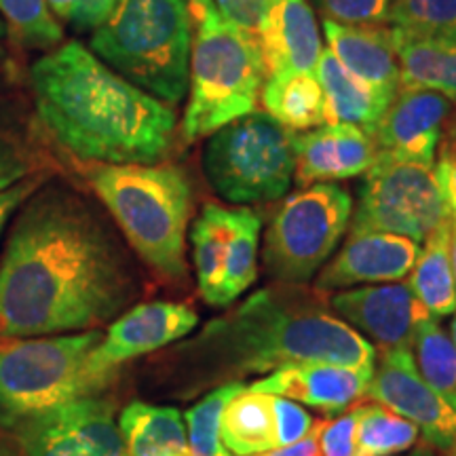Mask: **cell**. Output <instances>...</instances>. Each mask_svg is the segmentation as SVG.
Here are the masks:
<instances>
[{
    "mask_svg": "<svg viewBox=\"0 0 456 456\" xmlns=\"http://www.w3.org/2000/svg\"><path fill=\"white\" fill-rule=\"evenodd\" d=\"M374 370L328 362L289 363L248 385L249 391L288 397L302 406L342 414L366 395Z\"/></svg>",
    "mask_w": 456,
    "mask_h": 456,
    "instance_id": "obj_17",
    "label": "cell"
},
{
    "mask_svg": "<svg viewBox=\"0 0 456 456\" xmlns=\"http://www.w3.org/2000/svg\"><path fill=\"white\" fill-rule=\"evenodd\" d=\"M269 3L271 0H214V7L228 24L256 37Z\"/></svg>",
    "mask_w": 456,
    "mask_h": 456,
    "instance_id": "obj_39",
    "label": "cell"
},
{
    "mask_svg": "<svg viewBox=\"0 0 456 456\" xmlns=\"http://www.w3.org/2000/svg\"><path fill=\"white\" fill-rule=\"evenodd\" d=\"M34 117L61 151L94 165L161 163L178 118L78 41H64L30 66Z\"/></svg>",
    "mask_w": 456,
    "mask_h": 456,
    "instance_id": "obj_2",
    "label": "cell"
},
{
    "mask_svg": "<svg viewBox=\"0 0 456 456\" xmlns=\"http://www.w3.org/2000/svg\"><path fill=\"white\" fill-rule=\"evenodd\" d=\"M203 169L228 203L277 201L294 180V131L266 112L245 114L209 135Z\"/></svg>",
    "mask_w": 456,
    "mask_h": 456,
    "instance_id": "obj_8",
    "label": "cell"
},
{
    "mask_svg": "<svg viewBox=\"0 0 456 456\" xmlns=\"http://www.w3.org/2000/svg\"><path fill=\"white\" fill-rule=\"evenodd\" d=\"M266 68L254 34L235 28L212 9L192 38L188 104L182 118L186 144L209 138L224 125L256 112Z\"/></svg>",
    "mask_w": 456,
    "mask_h": 456,
    "instance_id": "obj_6",
    "label": "cell"
},
{
    "mask_svg": "<svg viewBox=\"0 0 456 456\" xmlns=\"http://www.w3.org/2000/svg\"><path fill=\"white\" fill-rule=\"evenodd\" d=\"M319 456H355V416L353 410L334 420L317 423Z\"/></svg>",
    "mask_w": 456,
    "mask_h": 456,
    "instance_id": "obj_37",
    "label": "cell"
},
{
    "mask_svg": "<svg viewBox=\"0 0 456 456\" xmlns=\"http://www.w3.org/2000/svg\"><path fill=\"white\" fill-rule=\"evenodd\" d=\"M433 174H436L437 184H440L450 218L456 220V157L444 152L440 161L433 167Z\"/></svg>",
    "mask_w": 456,
    "mask_h": 456,
    "instance_id": "obj_41",
    "label": "cell"
},
{
    "mask_svg": "<svg viewBox=\"0 0 456 456\" xmlns=\"http://www.w3.org/2000/svg\"><path fill=\"white\" fill-rule=\"evenodd\" d=\"M4 30L21 49L47 51L64 43V26L51 13L47 0H0Z\"/></svg>",
    "mask_w": 456,
    "mask_h": 456,
    "instance_id": "obj_32",
    "label": "cell"
},
{
    "mask_svg": "<svg viewBox=\"0 0 456 456\" xmlns=\"http://www.w3.org/2000/svg\"><path fill=\"white\" fill-rule=\"evenodd\" d=\"M412 353L423 379L456 408V345L436 317H427L416 326Z\"/></svg>",
    "mask_w": 456,
    "mask_h": 456,
    "instance_id": "obj_31",
    "label": "cell"
},
{
    "mask_svg": "<svg viewBox=\"0 0 456 456\" xmlns=\"http://www.w3.org/2000/svg\"><path fill=\"white\" fill-rule=\"evenodd\" d=\"M197 326V313L178 302L155 300L131 306L114 319L91 351L87 362L91 379L106 387L112 374L131 359L163 349L184 338Z\"/></svg>",
    "mask_w": 456,
    "mask_h": 456,
    "instance_id": "obj_13",
    "label": "cell"
},
{
    "mask_svg": "<svg viewBox=\"0 0 456 456\" xmlns=\"http://www.w3.org/2000/svg\"><path fill=\"white\" fill-rule=\"evenodd\" d=\"M199 385H224L252 374H271L289 363L328 362L374 370L376 349L328 311L319 292L281 283L249 296L212 319L182 349Z\"/></svg>",
    "mask_w": 456,
    "mask_h": 456,
    "instance_id": "obj_3",
    "label": "cell"
},
{
    "mask_svg": "<svg viewBox=\"0 0 456 456\" xmlns=\"http://www.w3.org/2000/svg\"><path fill=\"white\" fill-rule=\"evenodd\" d=\"M9 70V60H7V53H4L3 47H0V83L4 81V74Z\"/></svg>",
    "mask_w": 456,
    "mask_h": 456,
    "instance_id": "obj_46",
    "label": "cell"
},
{
    "mask_svg": "<svg viewBox=\"0 0 456 456\" xmlns=\"http://www.w3.org/2000/svg\"><path fill=\"white\" fill-rule=\"evenodd\" d=\"M450 239H452V218H446L425 239V248L416 256L412 271H410L412 273L410 288L420 305L436 319L456 313V283Z\"/></svg>",
    "mask_w": 456,
    "mask_h": 456,
    "instance_id": "obj_27",
    "label": "cell"
},
{
    "mask_svg": "<svg viewBox=\"0 0 456 456\" xmlns=\"http://www.w3.org/2000/svg\"><path fill=\"white\" fill-rule=\"evenodd\" d=\"M389 26L406 38L456 43V0H395Z\"/></svg>",
    "mask_w": 456,
    "mask_h": 456,
    "instance_id": "obj_34",
    "label": "cell"
},
{
    "mask_svg": "<svg viewBox=\"0 0 456 456\" xmlns=\"http://www.w3.org/2000/svg\"><path fill=\"white\" fill-rule=\"evenodd\" d=\"M49 178H51L49 174L32 175V178H28L24 182H20V184L11 186L7 191L0 192V239H3L4 232H7L9 222L13 220L17 209H20L26 199L30 197L32 192H37Z\"/></svg>",
    "mask_w": 456,
    "mask_h": 456,
    "instance_id": "obj_40",
    "label": "cell"
},
{
    "mask_svg": "<svg viewBox=\"0 0 456 456\" xmlns=\"http://www.w3.org/2000/svg\"><path fill=\"white\" fill-rule=\"evenodd\" d=\"M140 292L123 241L70 186L49 178L9 222L0 256V338L100 330Z\"/></svg>",
    "mask_w": 456,
    "mask_h": 456,
    "instance_id": "obj_1",
    "label": "cell"
},
{
    "mask_svg": "<svg viewBox=\"0 0 456 456\" xmlns=\"http://www.w3.org/2000/svg\"><path fill=\"white\" fill-rule=\"evenodd\" d=\"M254 456H319V446H317V423L313 427V431L305 440L292 444V446L285 448H275V450H266V452L254 454Z\"/></svg>",
    "mask_w": 456,
    "mask_h": 456,
    "instance_id": "obj_42",
    "label": "cell"
},
{
    "mask_svg": "<svg viewBox=\"0 0 456 456\" xmlns=\"http://www.w3.org/2000/svg\"><path fill=\"white\" fill-rule=\"evenodd\" d=\"M450 338H452L454 345H456V313H454V319H452V326H450Z\"/></svg>",
    "mask_w": 456,
    "mask_h": 456,
    "instance_id": "obj_47",
    "label": "cell"
},
{
    "mask_svg": "<svg viewBox=\"0 0 456 456\" xmlns=\"http://www.w3.org/2000/svg\"><path fill=\"white\" fill-rule=\"evenodd\" d=\"M275 397V412H277V431H279V448L292 446V444L305 440L315 427L313 416L306 412L300 403L292 402L288 397Z\"/></svg>",
    "mask_w": 456,
    "mask_h": 456,
    "instance_id": "obj_38",
    "label": "cell"
},
{
    "mask_svg": "<svg viewBox=\"0 0 456 456\" xmlns=\"http://www.w3.org/2000/svg\"><path fill=\"white\" fill-rule=\"evenodd\" d=\"M256 41L260 45L266 77L285 72L315 74L323 51L315 11L306 0H271Z\"/></svg>",
    "mask_w": 456,
    "mask_h": 456,
    "instance_id": "obj_19",
    "label": "cell"
},
{
    "mask_svg": "<svg viewBox=\"0 0 456 456\" xmlns=\"http://www.w3.org/2000/svg\"><path fill=\"white\" fill-rule=\"evenodd\" d=\"M220 440L232 456H254L279 448L275 397L245 387L222 412Z\"/></svg>",
    "mask_w": 456,
    "mask_h": 456,
    "instance_id": "obj_25",
    "label": "cell"
},
{
    "mask_svg": "<svg viewBox=\"0 0 456 456\" xmlns=\"http://www.w3.org/2000/svg\"><path fill=\"white\" fill-rule=\"evenodd\" d=\"M123 456H191L184 414L178 408L131 402L118 414Z\"/></svg>",
    "mask_w": 456,
    "mask_h": 456,
    "instance_id": "obj_22",
    "label": "cell"
},
{
    "mask_svg": "<svg viewBox=\"0 0 456 456\" xmlns=\"http://www.w3.org/2000/svg\"><path fill=\"white\" fill-rule=\"evenodd\" d=\"M47 4L61 26L94 34L110 17L117 0H47Z\"/></svg>",
    "mask_w": 456,
    "mask_h": 456,
    "instance_id": "obj_36",
    "label": "cell"
},
{
    "mask_svg": "<svg viewBox=\"0 0 456 456\" xmlns=\"http://www.w3.org/2000/svg\"><path fill=\"white\" fill-rule=\"evenodd\" d=\"M315 77L326 95L328 123H349L368 134L380 121L395 95L346 70L330 49L319 55Z\"/></svg>",
    "mask_w": 456,
    "mask_h": 456,
    "instance_id": "obj_21",
    "label": "cell"
},
{
    "mask_svg": "<svg viewBox=\"0 0 456 456\" xmlns=\"http://www.w3.org/2000/svg\"><path fill=\"white\" fill-rule=\"evenodd\" d=\"M330 309L359 336L374 340L379 351L412 349L416 326L431 317L410 283L397 281L342 289L330 298Z\"/></svg>",
    "mask_w": 456,
    "mask_h": 456,
    "instance_id": "obj_14",
    "label": "cell"
},
{
    "mask_svg": "<svg viewBox=\"0 0 456 456\" xmlns=\"http://www.w3.org/2000/svg\"><path fill=\"white\" fill-rule=\"evenodd\" d=\"M366 395L419 427L444 452L456 444V408L423 379L408 346L380 351Z\"/></svg>",
    "mask_w": 456,
    "mask_h": 456,
    "instance_id": "obj_12",
    "label": "cell"
},
{
    "mask_svg": "<svg viewBox=\"0 0 456 456\" xmlns=\"http://www.w3.org/2000/svg\"><path fill=\"white\" fill-rule=\"evenodd\" d=\"M402 89H431L456 100V43L406 38L395 28Z\"/></svg>",
    "mask_w": 456,
    "mask_h": 456,
    "instance_id": "obj_28",
    "label": "cell"
},
{
    "mask_svg": "<svg viewBox=\"0 0 456 456\" xmlns=\"http://www.w3.org/2000/svg\"><path fill=\"white\" fill-rule=\"evenodd\" d=\"M450 254H452V271L456 283V220H452V239H450Z\"/></svg>",
    "mask_w": 456,
    "mask_h": 456,
    "instance_id": "obj_45",
    "label": "cell"
},
{
    "mask_svg": "<svg viewBox=\"0 0 456 456\" xmlns=\"http://www.w3.org/2000/svg\"><path fill=\"white\" fill-rule=\"evenodd\" d=\"M446 456H456V444H454L452 448H448V450H446Z\"/></svg>",
    "mask_w": 456,
    "mask_h": 456,
    "instance_id": "obj_48",
    "label": "cell"
},
{
    "mask_svg": "<svg viewBox=\"0 0 456 456\" xmlns=\"http://www.w3.org/2000/svg\"><path fill=\"white\" fill-rule=\"evenodd\" d=\"M296 184L306 188L363 175L379 151L366 129L349 123H328L309 131H294Z\"/></svg>",
    "mask_w": 456,
    "mask_h": 456,
    "instance_id": "obj_16",
    "label": "cell"
},
{
    "mask_svg": "<svg viewBox=\"0 0 456 456\" xmlns=\"http://www.w3.org/2000/svg\"><path fill=\"white\" fill-rule=\"evenodd\" d=\"M363 180L351 235L387 232L423 243L450 218L440 184L429 165L376 157Z\"/></svg>",
    "mask_w": 456,
    "mask_h": 456,
    "instance_id": "obj_10",
    "label": "cell"
},
{
    "mask_svg": "<svg viewBox=\"0 0 456 456\" xmlns=\"http://www.w3.org/2000/svg\"><path fill=\"white\" fill-rule=\"evenodd\" d=\"M330 51L346 70L397 95L399 60L391 26H342L323 20Z\"/></svg>",
    "mask_w": 456,
    "mask_h": 456,
    "instance_id": "obj_20",
    "label": "cell"
},
{
    "mask_svg": "<svg viewBox=\"0 0 456 456\" xmlns=\"http://www.w3.org/2000/svg\"><path fill=\"white\" fill-rule=\"evenodd\" d=\"M0 456H24V454H21V450L17 448L13 437L0 436Z\"/></svg>",
    "mask_w": 456,
    "mask_h": 456,
    "instance_id": "obj_44",
    "label": "cell"
},
{
    "mask_svg": "<svg viewBox=\"0 0 456 456\" xmlns=\"http://www.w3.org/2000/svg\"><path fill=\"white\" fill-rule=\"evenodd\" d=\"M326 21L342 26H387L395 0H311Z\"/></svg>",
    "mask_w": 456,
    "mask_h": 456,
    "instance_id": "obj_35",
    "label": "cell"
},
{
    "mask_svg": "<svg viewBox=\"0 0 456 456\" xmlns=\"http://www.w3.org/2000/svg\"><path fill=\"white\" fill-rule=\"evenodd\" d=\"M450 114V98L431 89H402L370 131L380 157L429 165Z\"/></svg>",
    "mask_w": 456,
    "mask_h": 456,
    "instance_id": "obj_15",
    "label": "cell"
},
{
    "mask_svg": "<svg viewBox=\"0 0 456 456\" xmlns=\"http://www.w3.org/2000/svg\"><path fill=\"white\" fill-rule=\"evenodd\" d=\"M95 197L112 216L135 254L167 281L186 279V232L192 184L175 165H95Z\"/></svg>",
    "mask_w": 456,
    "mask_h": 456,
    "instance_id": "obj_4",
    "label": "cell"
},
{
    "mask_svg": "<svg viewBox=\"0 0 456 456\" xmlns=\"http://www.w3.org/2000/svg\"><path fill=\"white\" fill-rule=\"evenodd\" d=\"M7 433L24 456H123L117 410L98 393L34 412Z\"/></svg>",
    "mask_w": 456,
    "mask_h": 456,
    "instance_id": "obj_11",
    "label": "cell"
},
{
    "mask_svg": "<svg viewBox=\"0 0 456 456\" xmlns=\"http://www.w3.org/2000/svg\"><path fill=\"white\" fill-rule=\"evenodd\" d=\"M245 387L248 385H243L241 380L218 385L199 399L195 406L186 410L184 425L191 456H232L220 440L222 412L232 397L245 391Z\"/></svg>",
    "mask_w": 456,
    "mask_h": 456,
    "instance_id": "obj_33",
    "label": "cell"
},
{
    "mask_svg": "<svg viewBox=\"0 0 456 456\" xmlns=\"http://www.w3.org/2000/svg\"><path fill=\"white\" fill-rule=\"evenodd\" d=\"M232 209L208 203L191 231L192 265L201 298L209 306H224V277L231 254Z\"/></svg>",
    "mask_w": 456,
    "mask_h": 456,
    "instance_id": "obj_23",
    "label": "cell"
},
{
    "mask_svg": "<svg viewBox=\"0 0 456 456\" xmlns=\"http://www.w3.org/2000/svg\"><path fill=\"white\" fill-rule=\"evenodd\" d=\"M260 102L266 114L289 131L328 125L326 95L311 72L271 74L262 85Z\"/></svg>",
    "mask_w": 456,
    "mask_h": 456,
    "instance_id": "obj_26",
    "label": "cell"
},
{
    "mask_svg": "<svg viewBox=\"0 0 456 456\" xmlns=\"http://www.w3.org/2000/svg\"><path fill=\"white\" fill-rule=\"evenodd\" d=\"M37 117L21 102L0 95V192L32 175L49 174Z\"/></svg>",
    "mask_w": 456,
    "mask_h": 456,
    "instance_id": "obj_24",
    "label": "cell"
},
{
    "mask_svg": "<svg viewBox=\"0 0 456 456\" xmlns=\"http://www.w3.org/2000/svg\"><path fill=\"white\" fill-rule=\"evenodd\" d=\"M262 218L248 205L232 208L231 254L224 277V306H231L239 296L252 288L258 277V243Z\"/></svg>",
    "mask_w": 456,
    "mask_h": 456,
    "instance_id": "obj_30",
    "label": "cell"
},
{
    "mask_svg": "<svg viewBox=\"0 0 456 456\" xmlns=\"http://www.w3.org/2000/svg\"><path fill=\"white\" fill-rule=\"evenodd\" d=\"M420 243L387 232L349 235L338 256L319 273L317 292L346 289L362 283H393L412 271Z\"/></svg>",
    "mask_w": 456,
    "mask_h": 456,
    "instance_id": "obj_18",
    "label": "cell"
},
{
    "mask_svg": "<svg viewBox=\"0 0 456 456\" xmlns=\"http://www.w3.org/2000/svg\"><path fill=\"white\" fill-rule=\"evenodd\" d=\"M102 330L77 334L0 338V429L68 399L104 389L87 362Z\"/></svg>",
    "mask_w": 456,
    "mask_h": 456,
    "instance_id": "obj_7",
    "label": "cell"
},
{
    "mask_svg": "<svg viewBox=\"0 0 456 456\" xmlns=\"http://www.w3.org/2000/svg\"><path fill=\"white\" fill-rule=\"evenodd\" d=\"M186 4H188V9H191V15H192V20H195V24L201 20V17L208 15L209 11L216 9L214 0H186Z\"/></svg>",
    "mask_w": 456,
    "mask_h": 456,
    "instance_id": "obj_43",
    "label": "cell"
},
{
    "mask_svg": "<svg viewBox=\"0 0 456 456\" xmlns=\"http://www.w3.org/2000/svg\"><path fill=\"white\" fill-rule=\"evenodd\" d=\"M192 20L186 0H117L89 49L135 87L167 106L188 94Z\"/></svg>",
    "mask_w": 456,
    "mask_h": 456,
    "instance_id": "obj_5",
    "label": "cell"
},
{
    "mask_svg": "<svg viewBox=\"0 0 456 456\" xmlns=\"http://www.w3.org/2000/svg\"><path fill=\"white\" fill-rule=\"evenodd\" d=\"M351 195L334 182L300 188L273 216L265 265L279 283L305 285L334 254L351 222Z\"/></svg>",
    "mask_w": 456,
    "mask_h": 456,
    "instance_id": "obj_9",
    "label": "cell"
},
{
    "mask_svg": "<svg viewBox=\"0 0 456 456\" xmlns=\"http://www.w3.org/2000/svg\"><path fill=\"white\" fill-rule=\"evenodd\" d=\"M4 34H7V30H4V24H3V20H0V38H3Z\"/></svg>",
    "mask_w": 456,
    "mask_h": 456,
    "instance_id": "obj_49",
    "label": "cell"
},
{
    "mask_svg": "<svg viewBox=\"0 0 456 456\" xmlns=\"http://www.w3.org/2000/svg\"><path fill=\"white\" fill-rule=\"evenodd\" d=\"M355 416V456H393L419 442V427L380 403L353 406Z\"/></svg>",
    "mask_w": 456,
    "mask_h": 456,
    "instance_id": "obj_29",
    "label": "cell"
}]
</instances>
